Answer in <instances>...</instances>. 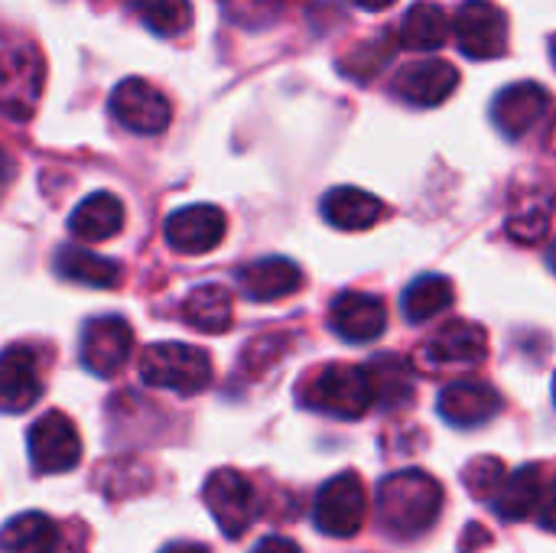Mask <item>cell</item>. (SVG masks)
<instances>
[{
	"instance_id": "29",
	"label": "cell",
	"mask_w": 556,
	"mask_h": 553,
	"mask_svg": "<svg viewBox=\"0 0 556 553\" xmlns=\"http://www.w3.org/2000/svg\"><path fill=\"white\" fill-rule=\"evenodd\" d=\"M140 20L160 33V36H176L192 23V3L189 0H130Z\"/></svg>"
},
{
	"instance_id": "37",
	"label": "cell",
	"mask_w": 556,
	"mask_h": 553,
	"mask_svg": "<svg viewBox=\"0 0 556 553\" xmlns=\"http://www.w3.org/2000/svg\"><path fill=\"white\" fill-rule=\"evenodd\" d=\"M551 55H554V62H556V36H554V46H551Z\"/></svg>"
},
{
	"instance_id": "23",
	"label": "cell",
	"mask_w": 556,
	"mask_h": 553,
	"mask_svg": "<svg viewBox=\"0 0 556 553\" xmlns=\"http://www.w3.org/2000/svg\"><path fill=\"white\" fill-rule=\"evenodd\" d=\"M541 492H544V476L538 466H521L515 473L505 476L498 495L492 499V512L505 521H521V518H531L538 512V502H541Z\"/></svg>"
},
{
	"instance_id": "27",
	"label": "cell",
	"mask_w": 556,
	"mask_h": 553,
	"mask_svg": "<svg viewBox=\"0 0 556 553\" xmlns=\"http://www.w3.org/2000/svg\"><path fill=\"white\" fill-rule=\"evenodd\" d=\"M453 280L450 277H443V274H424V277H417L407 290H404V316L410 319V323H427V319H433V316H440L443 310H450L453 306Z\"/></svg>"
},
{
	"instance_id": "18",
	"label": "cell",
	"mask_w": 556,
	"mask_h": 553,
	"mask_svg": "<svg viewBox=\"0 0 556 553\" xmlns=\"http://www.w3.org/2000/svg\"><path fill=\"white\" fill-rule=\"evenodd\" d=\"M489 352V336L482 326L466 323V319H453L446 323L427 345H424V359L437 368L443 365H476L482 362Z\"/></svg>"
},
{
	"instance_id": "12",
	"label": "cell",
	"mask_w": 556,
	"mask_h": 553,
	"mask_svg": "<svg viewBox=\"0 0 556 553\" xmlns=\"http://www.w3.org/2000/svg\"><path fill=\"white\" fill-rule=\"evenodd\" d=\"M42 394V375L36 352L10 345L0 352V414H23Z\"/></svg>"
},
{
	"instance_id": "32",
	"label": "cell",
	"mask_w": 556,
	"mask_h": 553,
	"mask_svg": "<svg viewBox=\"0 0 556 553\" xmlns=\"http://www.w3.org/2000/svg\"><path fill=\"white\" fill-rule=\"evenodd\" d=\"M251 553H300V548L290 541V538H280V535H270V538H264L257 548Z\"/></svg>"
},
{
	"instance_id": "13",
	"label": "cell",
	"mask_w": 556,
	"mask_h": 553,
	"mask_svg": "<svg viewBox=\"0 0 556 553\" xmlns=\"http://www.w3.org/2000/svg\"><path fill=\"white\" fill-rule=\"evenodd\" d=\"M329 326L345 342H375L388 329V310L371 293L345 290L329 306Z\"/></svg>"
},
{
	"instance_id": "39",
	"label": "cell",
	"mask_w": 556,
	"mask_h": 553,
	"mask_svg": "<svg viewBox=\"0 0 556 553\" xmlns=\"http://www.w3.org/2000/svg\"><path fill=\"white\" fill-rule=\"evenodd\" d=\"M554 398H556V378H554Z\"/></svg>"
},
{
	"instance_id": "2",
	"label": "cell",
	"mask_w": 556,
	"mask_h": 553,
	"mask_svg": "<svg viewBox=\"0 0 556 553\" xmlns=\"http://www.w3.org/2000/svg\"><path fill=\"white\" fill-rule=\"evenodd\" d=\"M300 401L309 411L339 417V420H358L375 407V385L362 365H326L319 368L303 388Z\"/></svg>"
},
{
	"instance_id": "28",
	"label": "cell",
	"mask_w": 556,
	"mask_h": 553,
	"mask_svg": "<svg viewBox=\"0 0 556 553\" xmlns=\"http://www.w3.org/2000/svg\"><path fill=\"white\" fill-rule=\"evenodd\" d=\"M371 385H375V401L384 404V407H394V404H404L414 391V372L404 359L397 355H381L375 362L365 365Z\"/></svg>"
},
{
	"instance_id": "5",
	"label": "cell",
	"mask_w": 556,
	"mask_h": 553,
	"mask_svg": "<svg viewBox=\"0 0 556 553\" xmlns=\"http://www.w3.org/2000/svg\"><path fill=\"white\" fill-rule=\"evenodd\" d=\"M368 515V495L355 473H339L329 479L313 505V521L329 538H355Z\"/></svg>"
},
{
	"instance_id": "38",
	"label": "cell",
	"mask_w": 556,
	"mask_h": 553,
	"mask_svg": "<svg viewBox=\"0 0 556 553\" xmlns=\"http://www.w3.org/2000/svg\"><path fill=\"white\" fill-rule=\"evenodd\" d=\"M551 147H554V150H556V127H554V140H551Z\"/></svg>"
},
{
	"instance_id": "20",
	"label": "cell",
	"mask_w": 556,
	"mask_h": 553,
	"mask_svg": "<svg viewBox=\"0 0 556 553\" xmlns=\"http://www.w3.org/2000/svg\"><path fill=\"white\" fill-rule=\"evenodd\" d=\"M124 228V202L114 192H91L68 215V231L78 241H108Z\"/></svg>"
},
{
	"instance_id": "1",
	"label": "cell",
	"mask_w": 556,
	"mask_h": 553,
	"mask_svg": "<svg viewBox=\"0 0 556 553\" xmlns=\"http://www.w3.org/2000/svg\"><path fill=\"white\" fill-rule=\"evenodd\" d=\"M443 512V486L424 469H404L378 486V525L394 541L427 535Z\"/></svg>"
},
{
	"instance_id": "14",
	"label": "cell",
	"mask_w": 556,
	"mask_h": 553,
	"mask_svg": "<svg viewBox=\"0 0 556 553\" xmlns=\"http://www.w3.org/2000/svg\"><path fill=\"white\" fill-rule=\"evenodd\" d=\"M547 108H551V95L544 85L518 81V85H508L498 91V98L492 104V121L505 137L521 140L547 114Z\"/></svg>"
},
{
	"instance_id": "15",
	"label": "cell",
	"mask_w": 556,
	"mask_h": 553,
	"mask_svg": "<svg viewBox=\"0 0 556 553\" xmlns=\"http://www.w3.org/2000/svg\"><path fill=\"white\" fill-rule=\"evenodd\" d=\"M459 85V72L446 59H424L414 65H404L394 78L397 98L417 108H437L443 104Z\"/></svg>"
},
{
	"instance_id": "25",
	"label": "cell",
	"mask_w": 556,
	"mask_h": 553,
	"mask_svg": "<svg viewBox=\"0 0 556 553\" xmlns=\"http://www.w3.org/2000/svg\"><path fill=\"white\" fill-rule=\"evenodd\" d=\"M551 218H554V196H551V189L538 186L515 202V209L505 222V231L518 244H538L551 231Z\"/></svg>"
},
{
	"instance_id": "22",
	"label": "cell",
	"mask_w": 556,
	"mask_h": 553,
	"mask_svg": "<svg viewBox=\"0 0 556 553\" xmlns=\"http://www.w3.org/2000/svg\"><path fill=\"white\" fill-rule=\"evenodd\" d=\"M182 319L186 326H192L195 332H228L235 323V306H231V290H225L222 284H205L195 287L186 303H182Z\"/></svg>"
},
{
	"instance_id": "7",
	"label": "cell",
	"mask_w": 556,
	"mask_h": 553,
	"mask_svg": "<svg viewBox=\"0 0 556 553\" xmlns=\"http://www.w3.org/2000/svg\"><path fill=\"white\" fill-rule=\"evenodd\" d=\"M450 26L469 59H498L508 49V16L492 0H466Z\"/></svg>"
},
{
	"instance_id": "36",
	"label": "cell",
	"mask_w": 556,
	"mask_h": 553,
	"mask_svg": "<svg viewBox=\"0 0 556 553\" xmlns=\"http://www.w3.org/2000/svg\"><path fill=\"white\" fill-rule=\"evenodd\" d=\"M547 264H551V271L556 274V241H554V248H551V254H547Z\"/></svg>"
},
{
	"instance_id": "31",
	"label": "cell",
	"mask_w": 556,
	"mask_h": 553,
	"mask_svg": "<svg viewBox=\"0 0 556 553\" xmlns=\"http://www.w3.org/2000/svg\"><path fill=\"white\" fill-rule=\"evenodd\" d=\"M534 518H538V525L544 531H554L556 535V479L544 482V492H541V502H538Z\"/></svg>"
},
{
	"instance_id": "24",
	"label": "cell",
	"mask_w": 556,
	"mask_h": 553,
	"mask_svg": "<svg viewBox=\"0 0 556 553\" xmlns=\"http://www.w3.org/2000/svg\"><path fill=\"white\" fill-rule=\"evenodd\" d=\"M59 548V525L42 512H23L10 518L0 531L3 553H55Z\"/></svg>"
},
{
	"instance_id": "30",
	"label": "cell",
	"mask_w": 556,
	"mask_h": 553,
	"mask_svg": "<svg viewBox=\"0 0 556 553\" xmlns=\"http://www.w3.org/2000/svg\"><path fill=\"white\" fill-rule=\"evenodd\" d=\"M505 476H508V466H505L502 460H495V456H482V460H472V463L466 466L463 482H466V489L472 492V499H479V502H489V505H492V499L498 495V489H502Z\"/></svg>"
},
{
	"instance_id": "17",
	"label": "cell",
	"mask_w": 556,
	"mask_h": 553,
	"mask_svg": "<svg viewBox=\"0 0 556 553\" xmlns=\"http://www.w3.org/2000/svg\"><path fill=\"white\" fill-rule=\"evenodd\" d=\"M502 411V398L492 385L482 381H456L440 394V417L453 427L472 430L492 420Z\"/></svg>"
},
{
	"instance_id": "11",
	"label": "cell",
	"mask_w": 556,
	"mask_h": 553,
	"mask_svg": "<svg viewBox=\"0 0 556 553\" xmlns=\"http://www.w3.org/2000/svg\"><path fill=\"white\" fill-rule=\"evenodd\" d=\"M225 212L218 205H186L163 225L166 244L179 254H208L225 238Z\"/></svg>"
},
{
	"instance_id": "8",
	"label": "cell",
	"mask_w": 556,
	"mask_h": 553,
	"mask_svg": "<svg viewBox=\"0 0 556 553\" xmlns=\"http://www.w3.org/2000/svg\"><path fill=\"white\" fill-rule=\"evenodd\" d=\"M202 499H205V508L212 512V518H215V525L222 528L225 538H241L251 528L254 515H257L254 486L235 469L212 473L205 489H202Z\"/></svg>"
},
{
	"instance_id": "19",
	"label": "cell",
	"mask_w": 556,
	"mask_h": 553,
	"mask_svg": "<svg viewBox=\"0 0 556 553\" xmlns=\"http://www.w3.org/2000/svg\"><path fill=\"white\" fill-rule=\"evenodd\" d=\"M384 215V202L365 189L339 186L323 196V218L339 231H368Z\"/></svg>"
},
{
	"instance_id": "10",
	"label": "cell",
	"mask_w": 556,
	"mask_h": 553,
	"mask_svg": "<svg viewBox=\"0 0 556 553\" xmlns=\"http://www.w3.org/2000/svg\"><path fill=\"white\" fill-rule=\"evenodd\" d=\"M111 114L134 134H163L169 127L173 108L160 88L147 78H124L111 91Z\"/></svg>"
},
{
	"instance_id": "35",
	"label": "cell",
	"mask_w": 556,
	"mask_h": 553,
	"mask_svg": "<svg viewBox=\"0 0 556 553\" xmlns=\"http://www.w3.org/2000/svg\"><path fill=\"white\" fill-rule=\"evenodd\" d=\"M160 553H208V548H202V544H166Z\"/></svg>"
},
{
	"instance_id": "26",
	"label": "cell",
	"mask_w": 556,
	"mask_h": 553,
	"mask_svg": "<svg viewBox=\"0 0 556 553\" xmlns=\"http://www.w3.org/2000/svg\"><path fill=\"white\" fill-rule=\"evenodd\" d=\"M450 16L440 3L420 0L401 20V42L407 49H440L450 39Z\"/></svg>"
},
{
	"instance_id": "21",
	"label": "cell",
	"mask_w": 556,
	"mask_h": 553,
	"mask_svg": "<svg viewBox=\"0 0 556 553\" xmlns=\"http://www.w3.org/2000/svg\"><path fill=\"white\" fill-rule=\"evenodd\" d=\"M52 267H55V274L62 280H72V284H81V287L108 290V287H117L121 284V264L117 261L101 257V254H91V251H85L78 244L59 248Z\"/></svg>"
},
{
	"instance_id": "4",
	"label": "cell",
	"mask_w": 556,
	"mask_h": 553,
	"mask_svg": "<svg viewBox=\"0 0 556 553\" xmlns=\"http://www.w3.org/2000/svg\"><path fill=\"white\" fill-rule=\"evenodd\" d=\"M46 85V62L36 46H0V114L29 121Z\"/></svg>"
},
{
	"instance_id": "33",
	"label": "cell",
	"mask_w": 556,
	"mask_h": 553,
	"mask_svg": "<svg viewBox=\"0 0 556 553\" xmlns=\"http://www.w3.org/2000/svg\"><path fill=\"white\" fill-rule=\"evenodd\" d=\"M13 173H16V163H13V156L0 147V189L13 179Z\"/></svg>"
},
{
	"instance_id": "9",
	"label": "cell",
	"mask_w": 556,
	"mask_h": 553,
	"mask_svg": "<svg viewBox=\"0 0 556 553\" xmlns=\"http://www.w3.org/2000/svg\"><path fill=\"white\" fill-rule=\"evenodd\" d=\"M134 349V329L121 316H94L81 326V365L98 378H114Z\"/></svg>"
},
{
	"instance_id": "3",
	"label": "cell",
	"mask_w": 556,
	"mask_h": 553,
	"mask_svg": "<svg viewBox=\"0 0 556 553\" xmlns=\"http://www.w3.org/2000/svg\"><path fill=\"white\" fill-rule=\"evenodd\" d=\"M140 378L150 388L176 391V394H199L212 381V362L202 349L182 342H156L140 352Z\"/></svg>"
},
{
	"instance_id": "6",
	"label": "cell",
	"mask_w": 556,
	"mask_h": 553,
	"mask_svg": "<svg viewBox=\"0 0 556 553\" xmlns=\"http://www.w3.org/2000/svg\"><path fill=\"white\" fill-rule=\"evenodd\" d=\"M26 450H29V463L39 476H62V473L75 469L81 460L78 430L62 411H49L29 427Z\"/></svg>"
},
{
	"instance_id": "34",
	"label": "cell",
	"mask_w": 556,
	"mask_h": 553,
	"mask_svg": "<svg viewBox=\"0 0 556 553\" xmlns=\"http://www.w3.org/2000/svg\"><path fill=\"white\" fill-rule=\"evenodd\" d=\"M355 7H362V10H371V13H381V10H388V7H394L397 0H352Z\"/></svg>"
},
{
	"instance_id": "16",
	"label": "cell",
	"mask_w": 556,
	"mask_h": 553,
	"mask_svg": "<svg viewBox=\"0 0 556 553\" xmlns=\"http://www.w3.org/2000/svg\"><path fill=\"white\" fill-rule=\"evenodd\" d=\"M303 287V271L290 257H261L238 271L241 297L254 303H274Z\"/></svg>"
}]
</instances>
